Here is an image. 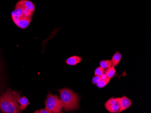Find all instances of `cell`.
Wrapping results in <instances>:
<instances>
[{
  "mask_svg": "<svg viewBox=\"0 0 151 113\" xmlns=\"http://www.w3.org/2000/svg\"><path fill=\"white\" fill-rule=\"evenodd\" d=\"M35 9V5L29 0H19L11 13L14 24L21 29H26L32 21Z\"/></svg>",
  "mask_w": 151,
  "mask_h": 113,
  "instance_id": "6da1fadb",
  "label": "cell"
},
{
  "mask_svg": "<svg viewBox=\"0 0 151 113\" xmlns=\"http://www.w3.org/2000/svg\"><path fill=\"white\" fill-rule=\"evenodd\" d=\"M20 96V92L7 89L0 96V111L2 113H20L21 110L18 104V99Z\"/></svg>",
  "mask_w": 151,
  "mask_h": 113,
  "instance_id": "7a4b0ae2",
  "label": "cell"
},
{
  "mask_svg": "<svg viewBox=\"0 0 151 113\" xmlns=\"http://www.w3.org/2000/svg\"><path fill=\"white\" fill-rule=\"evenodd\" d=\"M58 91L62 103L63 109L65 112L79 109L80 98L76 93L67 88H62Z\"/></svg>",
  "mask_w": 151,
  "mask_h": 113,
  "instance_id": "3957f363",
  "label": "cell"
},
{
  "mask_svg": "<svg viewBox=\"0 0 151 113\" xmlns=\"http://www.w3.org/2000/svg\"><path fill=\"white\" fill-rule=\"evenodd\" d=\"M45 107L52 113H62V103L57 95L49 93L45 101Z\"/></svg>",
  "mask_w": 151,
  "mask_h": 113,
  "instance_id": "277c9868",
  "label": "cell"
},
{
  "mask_svg": "<svg viewBox=\"0 0 151 113\" xmlns=\"http://www.w3.org/2000/svg\"><path fill=\"white\" fill-rule=\"evenodd\" d=\"M105 107L110 113H117L119 109V104L115 98H111L105 102Z\"/></svg>",
  "mask_w": 151,
  "mask_h": 113,
  "instance_id": "5b68a950",
  "label": "cell"
},
{
  "mask_svg": "<svg viewBox=\"0 0 151 113\" xmlns=\"http://www.w3.org/2000/svg\"><path fill=\"white\" fill-rule=\"evenodd\" d=\"M118 101L119 104V109L117 113H120L128 109L132 104V101L127 96H124L122 97L115 98Z\"/></svg>",
  "mask_w": 151,
  "mask_h": 113,
  "instance_id": "8992f818",
  "label": "cell"
},
{
  "mask_svg": "<svg viewBox=\"0 0 151 113\" xmlns=\"http://www.w3.org/2000/svg\"><path fill=\"white\" fill-rule=\"evenodd\" d=\"M82 57H79L77 55L71 56L69 57L65 61V63L67 65L74 66L81 63L82 60Z\"/></svg>",
  "mask_w": 151,
  "mask_h": 113,
  "instance_id": "52a82bcc",
  "label": "cell"
},
{
  "mask_svg": "<svg viewBox=\"0 0 151 113\" xmlns=\"http://www.w3.org/2000/svg\"><path fill=\"white\" fill-rule=\"evenodd\" d=\"M18 103H19L20 109L21 111L26 109L27 106L30 104L29 101L25 96L20 97L18 99Z\"/></svg>",
  "mask_w": 151,
  "mask_h": 113,
  "instance_id": "ba28073f",
  "label": "cell"
},
{
  "mask_svg": "<svg viewBox=\"0 0 151 113\" xmlns=\"http://www.w3.org/2000/svg\"><path fill=\"white\" fill-rule=\"evenodd\" d=\"M122 58V55L119 52H116L114 55L111 59V63H112V66H115L118 65L119 62Z\"/></svg>",
  "mask_w": 151,
  "mask_h": 113,
  "instance_id": "9c48e42d",
  "label": "cell"
},
{
  "mask_svg": "<svg viewBox=\"0 0 151 113\" xmlns=\"http://www.w3.org/2000/svg\"><path fill=\"white\" fill-rule=\"evenodd\" d=\"M116 71L114 66H112L110 68L106 69L105 71V74H106L107 77L109 78H112L115 75Z\"/></svg>",
  "mask_w": 151,
  "mask_h": 113,
  "instance_id": "30bf717a",
  "label": "cell"
},
{
  "mask_svg": "<svg viewBox=\"0 0 151 113\" xmlns=\"http://www.w3.org/2000/svg\"><path fill=\"white\" fill-rule=\"evenodd\" d=\"M111 78L107 77L105 80H101L99 82L96 84V86L99 88H102L106 86V85L109 83Z\"/></svg>",
  "mask_w": 151,
  "mask_h": 113,
  "instance_id": "8fae6325",
  "label": "cell"
},
{
  "mask_svg": "<svg viewBox=\"0 0 151 113\" xmlns=\"http://www.w3.org/2000/svg\"><path fill=\"white\" fill-rule=\"evenodd\" d=\"M100 66L104 69H107L112 66V63L110 60H101L100 62Z\"/></svg>",
  "mask_w": 151,
  "mask_h": 113,
  "instance_id": "7c38bea8",
  "label": "cell"
},
{
  "mask_svg": "<svg viewBox=\"0 0 151 113\" xmlns=\"http://www.w3.org/2000/svg\"><path fill=\"white\" fill-rule=\"evenodd\" d=\"M105 69L103 68L100 66L97 67L95 71V76H101L102 74L105 73Z\"/></svg>",
  "mask_w": 151,
  "mask_h": 113,
  "instance_id": "4fadbf2b",
  "label": "cell"
},
{
  "mask_svg": "<svg viewBox=\"0 0 151 113\" xmlns=\"http://www.w3.org/2000/svg\"><path fill=\"white\" fill-rule=\"evenodd\" d=\"M34 113H53L50 110L47 109V108L45 107L44 109H42L38 110H36V111L34 112Z\"/></svg>",
  "mask_w": 151,
  "mask_h": 113,
  "instance_id": "5bb4252c",
  "label": "cell"
},
{
  "mask_svg": "<svg viewBox=\"0 0 151 113\" xmlns=\"http://www.w3.org/2000/svg\"><path fill=\"white\" fill-rule=\"evenodd\" d=\"M100 76H95L92 79V82L93 84H97L98 82H99L101 80Z\"/></svg>",
  "mask_w": 151,
  "mask_h": 113,
  "instance_id": "9a60e30c",
  "label": "cell"
},
{
  "mask_svg": "<svg viewBox=\"0 0 151 113\" xmlns=\"http://www.w3.org/2000/svg\"><path fill=\"white\" fill-rule=\"evenodd\" d=\"M100 77L101 80H105V79L107 78V77L106 74H105V73L102 74V75H101V76H100Z\"/></svg>",
  "mask_w": 151,
  "mask_h": 113,
  "instance_id": "2e32d148",
  "label": "cell"
}]
</instances>
